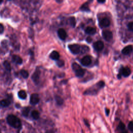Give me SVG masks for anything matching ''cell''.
<instances>
[{
    "mask_svg": "<svg viewBox=\"0 0 133 133\" xmlns=\"http://www.w3.org/2000/svg\"><path fill=\"white\" fill-rule=\"evenodd\" d=\"M84 122H85V123H86V125L87 126H89V125H88L89 124L87 123V121H86V120H84Z\"/></svg>",
    "mask_w": 133,
    "mask_h": 133,
    "instance_id": "34",
    "label": "cell"
},
{
    "mask_svg": "<svg viewBox=\"0 0 133 133\" xmlns=\"http://www.w3.org/2000/svg\"><path fill=\"white\" fill-rule=\"evenodd\" d=\"M128 28L129 30L133 31V22L129 23L128 25Z\"/></svg>",
    "mask_w": 133,
    "mask_h": 133,
    "instance_id": "29",
    "label": "cell"
},
{
    "mask_svg": "<svg viewBox=\"0 0 133 133\" xmlns=\"http://www.w3.org/2000/svg\"><path fill=\"white\" fill-rule=\"evenodd\" d=\"M132 51V46L131 45H128L125 47L122 51V53L124 55H128Z\"/></svg>",
    "mask_w": 133,
    "mask_h": 133,
    "instance_id": "11",
    "label": "cell"
},
{
    "mask_svg": "<svg viewBox=\"0 0 133 133\" xmlns=\"http://www.w3.org/2000/svg\"><path fill=\"white\" fill-rule=\"evenodd\" d=\"M57 65L59 67H62L65 65V62L63 61L62 60H59L58 59L57 61Z\"/></svg>",
    "mask_w": 133,
    "mask_h": 133,
    "instance_id": "26",
    "label": "cell"
},
{
    "mask_svg": "<svg viewBox=\"0 0 133 133\" xmlns=\"http://www.w3.org/2000/svg\"><path fill=\"white\" fill-rule=\"evenodd\" d=\"M58 36L61 40H65L67 38V34L64 29H59L58 31Z\"/></svg>",
    "mask_w": 133,
    "mask_h": 133,
    "instance_id": "9",
    "label": "cell"
},
{
    "mask_svg": "<svg viewBox=\"0 0 133 133\" xmlns=\"http://www.w3.org/2000/svg\"><path fill=\"white\" fill-rule=\"evenodd\" d=\"M109 112H110V110L109 109H106V114L107 116L109 115Z\"/></svg>",
    "mask_w": 133,
    "mask_h": 133,
    "instance_id": "32",
    "label": "cell"
},
{
    "mask_svg": "<svg viewBox=\"0 0 133 133\" xmlns=\"http://www.w3.org/2000/svg\"><path fill=\"white\" fill-rule=\"evenodd\" d=\"M31 115L34 120H38L40 117V113L37 110H33L31 112Z\"/></svg>",
    "mask_w": 133,
    "mask_h": 133,
    "instance_id": "19",
    "label": "cell"
},
{
    "mask_svg": "<svg viewBox=\"0 0 133 133\" xmlns=\"http://www.w3.org/2000/svg\"><path fill=\"white\" fill-rule=\"evenodd\" d=\"M93 47L94 48L95 50L96 51H101L104 47V44L101 41H98L96 42L95 43H94L93 45Z\"/></svg>",
    "mask_w": 133,
    "mask_h": 133,
    "instance_id": "5",
    "label": "cell"
},
{
    "mask_svg": "<svg viewBox=\"0 0 133 133\" xmlns=\"http://www.w3.org/2000/svg\"><path fill=\"white\" fill-rule=\"evenodd\" d=\"M121 71L122 73V75L124 77L129 76L131 73L130 69L128 67L123 68L121 70Z\"/></svg>",
    "mask_w": 133,
    "mask_h": 133,
    "instance_id": "10",
    "label": "cell"
},
{
    "mask_svg": "<svg viewBox=\"0 0 133 133\" xmlns=\"http://www.w3.org/2000/svg\"><path fill=\"white\" fill-rule=\"evenodd\" d=\"M9 1H10V0H9Z\"/></svg>",
    "mask_w": 133,
    "mask_h": 133,
    "instance_id": "36",
    "label": "cell"
},
{
    "mask_svg": "<svg viewBox=\"0 0 133 133\" xmlns=\"http://www.w3.org/2000/svg\"><path fill=\"white\" fill-rule=\"evenodd\" d=\"M21 74H22V76L25 79H27L28 78L29 76V73L27 71L25 70H22V71L20 72Z\"/></svg>",
    "mask_w": 133,
    "mask_h": 133,
    "instance_id": "22",
    "label": "cell"
},
{
    "mask_svg": "<svg viewBox=\"0 0 133 133\" xmlns=\"http://www.w3.org/2000/svg\"><path fill=\"white\" fill-rule=\"evenodd\" d=\"M68 48L70 51V52L73 54H78L80 53L81 47L79 45L73 44L68 45Z\"/></svg>",
    "mask_w": 133,
    "mask_h": 133,
    "instance_id": "2",
    "label": "cell"
},
{
    "mask_svg": "<svg viewBox=\"0 0 133 133\" xmlns=\"http://www.w3.org/2000/svg\"><path fill=\"white\" fill-rule=\"evenodd\" d=\"M30 111V109L28 108H25L23 110V114L25 116H27L28 115L29 112Z\"/></svg>",
    "mask_w": 133,
    "mask_h": 133,
    "instance_id": "24",
    "label": "cell"
},
{
    "mask_svg": "<svg viewBox=\"0 0 133 133\" xmlns=\"http://www.w3.org/2000/svg\"><path fill=\"white\" fill-rule=\"evenodd\" d=\"M40 101V98L39 97V95L38 94L34 93L31 95L30 97V103L31 104H36L39 103Z\"/></svg>",
    "mask_w": 133,
    "mask_h": 133,
    "instance_id": "6",
    "label": "cell"
},
{
    "mask_svg": "<svg viewBox=\"0 0 133 133\" xmlns=\"http://www.w3.org/2000/svg\"><path fill=\"white\" fill-rule=\"evenodd\" d=\"M60 57V55L57 51H53L50 54V58L54 60H57Z\"/></svg>",
    "mask_w": 133,
    "mask_h": 133,
    "instance_id": "14",
    "label": "cell"
},
{
    "mask_svg": "<svg viewBox=\"0 0 133 133\" xmlns=\"http://www.w3.org/2000/svg\"><path fill=\"white\" fill-rule=\"evenodd\" d=\"M3 65L7 70L9 71H11V66L10 63L8 61H7V60L5 61L3 63Z\"/></svg>",
    "mask_w": 133,
    "mask_h": 133,
    "instance_id": "20",
    "label": "cell"
},
{
    "mask_svg": "<svg viewBox=\"0 0 133 133\" xmlns=\"http://www.w3.org/2000/svg\"><path fill=\"white\" fill-rule=\"evenodd\" d=\"M4 27L3 26L0 24V33H2L4 31Z\"/></svg>",
    "mask_w": 133,
    "mask_h": 133,
    "instance_id": "30",
    "label": "cell"
},
{
    "mask_svg": "<svg viewBox=\"0 0 133 133\" xmlns=\"http://www.w3.org/2000/svg\"><path fill=\"white\" fill-rule=\"evenodd\" d=\"M75 75L77 77H79V78H81L84 76V75L85 74V70L84 69H83L82 68H80L79 69L77 70L76 71H75Z\"/></svg>",
    "mask_w": 133,
    "mask_h": 133,
    "instance_id": "13",
    "label": "cell"
},
{
    "mask_svg": "<svg viewBox=\"0 0 133 133\" xmlns=\"http://www.w3.org/2000/svg\"><path fill=\"white\" fill-rule=\"evenodd\" d=\"M55 100L56 101V103L59 106H61L64 103V100L62 98L59 96H55Z\"/></svg>",
    "mask_w": 133,
    "mask_h": 133,
    "instance_id": "18",
    "label": "cell"
},
{
    "mask_svg": "<svg viewBox=\"0 0 133 133\" xmlns=\"http://www.w3.org/2000/svg\"><path fill=\"white\" fill-rule=\"evenodd\" d=\"M81 62L83 66L87 67L90 65L91 63H92V59L89 56H86L82 58Z\"/></svg>",
    "mask_w": 133,
    "mask_h": 133,
    "instance_id": "4",
    "label": "cell"
},
{
    "mask_svg": "<svg viewBox=\"0 0 133 133\" xmlns=\"http://www.w3.org/2000/svg\"><path fill=\"white\" fill-rule=\"evenodd\" d=\"M86 41H87L88 43H90L91 42H92V39L90 37H87V38L86 39Z\"/></svg>",
    "mask_w": 133,
    "mask_h": 133,
    "instance_id": "31",
    "label": "cell"
},
{
    "mask_svg": "<svg viewBox=\"0 0 133 133\" xmlns=\"http://www.w3.org/2000/svg\"><path fill=\"white\" fill-rule=\"evenodd\" d=\"M88 51H89V48L86 46L84 45L81 47L80 52H81L82 53H85L87 52Z\"/></svg>",
    "mask_w": 133,
    "mask_h": 133,
    "instance_id": "25",
    "label": "cell"
},
{
    "mask_svg": "<svg viewBox=\"0 0 133 133\" xmlns=\"http://www.w3.org/2000/svg\"><path fill=\"white\" fill-rule=\"evenodd\" d=\"M98 2H99L100 3H103L105 1H106V0H97Z\"/></svg>",
    "mask_w": 133,
    "mask_h": 133,
    "instance_id": "33",
    "label": "cell"
},
{
    "mask_svg": "<svg viewBox=\"0 0 133 133\" xmlns=\"http://www.w3.org/2000/svg\"><path fill=\"white\" fill-rule=\"evenodd\" d=\"M102 37L105 40L110 41L113 38V34L109 30H104L102 32Z\"/></svg>",
    "mask_w": 133,
    "mask_h": 133,
    "instance_id": "3",
    "label": "cell"
},
{
    "mask_svg": "<svg viewBox=\"0 0 133 133\" xmlns=\"http://www.w3.org/2000/svg\"><path fill=\"white\" fill-rule=\"evenodd\" d=\"M2 1H3V0H0V4H1V3H2Z\"/></svg>",
    "mask_w": 133,
    "mask_h": 133,
    "instance_id": "35",
    "label": "cell"
},
{
    "mask_svg": "<svg viewBox=\"0 0 133 133\" xmlns=\"http://www.w3.org/2000/svg\"><path fill=\"white\" fill-rule=\"evenodd\" d=\"M85 32L89 35H94L96 32V30L93 27H88L85 29Z\"/></svg>",
    "mask_w": 133,
    "mask_h": 133,
    "instance_id": "15",
    "label": "cell"
},
{
    "mask_svg": "<svg viewBox=\"0 0 133 133\" xmlns=\"http://www.w3.org/2000/svg\"><path fill=\"white\" fill-rule=\"evenodd\" d=\"M7 122L10 126L15 128H18L22 126V123L20 119L13 114H10L8 116Z\"/></svg>",
    "mask_w": 133,
    "mask_h": 133,
    "instance_id": "1",
    "label": "cell"
},
{
    "mask_svg": "<svg viewBox=\"0 0 133 133\" xmlns=\"http://www.w3.org/2000/svg\"><path fill=\"white\" fill-rule=\"evenodd\" d=\"M125 126L123 122H120V123H119V124H118V129L121 130H123L125 129Z\"/></svg>",
    "mask_w": 133,
    "mask_h": 133,
    "instance_id": "27",
    "label": "cell"
},
{
    "mask_svg": "<svg viewBox=\"0 0 133 133\" xmlns=\"http://www.w3.org/2000/svg\"><path fill=\"white\" fill-rule=\"evenodd\" d=\"M110 22L109 19L107 18H102L99 22V26L101 28H106L109 26Z\"/></svg>",
    "mask_w": 133,
    "mask_h": 133,
    "instance_id": "8",
    "label": "cell"
},
{
    "mask_svg": "<svg viewBox=\"0 0 133 133\" xmlns=\"http://www.w3.org/2000/svg\"><path fill=\"white\" fill-rule=\"evenodd\" d=\"M69 24L70 25V26H71L72 27H74L75 26L76 21H75V19L74 17H71L69 19Z\"/></svg>",
    "mask_w": 133,
    "mask_h": 133,
    "instance_id": "21",
    "label": "cell"
},
{
    "mask_svg": "<svg viewBox=\"0 0 133 133\" xmlns=\"http://www.w3.org/2000/svg\"><path fill=\"white\" fill-rule=\"evenodd\" d=\"M11 103V101L9 99H4L0 101V105L3 107H8Z\"/></svg>",
    "mask_w": 133,
    "mask_h": 133,
    "instance_id": "16",
    "label": "cell"
},
{
    "mask_svg": "<svg viewBox=\"0 0 133 133\" xmlns=\"http://www.w3.org/2000/svg\"><path fill=\"white\" fill-rule=\"evenodd\" d=\"M128 128L131 132H133V122L132 121H131L129 123L128 125Z\"/></svg>",
    "mask_w": 133,
    "mask_h": 133,
    "instance_id": "28",
    "label": "cell"
},
{
    "mask_svg": "<svg viewBox=\"0 0 133 133\" xmlns=\"http://www.w3.org/2000/svg\"><path fill=\"white\" fill-rule=\"evenodd\" d=\"M72 68L73 69V70L75 72V71L77 70H78L80 68H81V67L78 64H76V63H75V62H74L72 65Z\"/></svg>",
    "mask_w": 133,
    "mask_h": 133,
    "instance_id": "23",
    "label": "cell"
},
{
    "mask_svg": "<svg viewBox=\"0 0 133 133\" xmlns=\"http://www.w3.org/2000/svg\"><path fill=\"white\" fill-rule=\"evenodd\" d=\"M40 74H41L40 71L39 70H37L34 72V73L32 76V79L36 84H38L39 82Z\"/></svg>",
    "mask_w": 133,
    "mask_h": 133,
    "instance_id": "7",
    "label": "cell"
},
{
    "mask_svg": "<svg viewBox=\"0 0 133 133\" xmlns=\"http://www.w3.org/2000/svg\"><path fill=\"white\" fill-rule=\"evenodd\" d=\"M18 95L19 97L22 99H25L27 98V94L25 90H20L18 92Z\"/></svg>",
    "mask_w": 133,
    "mask_h": 133,
    "instance_id": "17",
    "label": "cell"
},
{
    "mask_svg": "<svg viewBox=\"0 0 133 133\" xmlns=\"http://www.w3.org/2000/svg\"><path fill=\"white\" fill-rule=\"evenodd\" d=\"M12 60L14 62L19 65L22 64L23 63L22 58L17 55H14L12 57Z\"/></svg>",
    "mask_w": 133,
    "mask_h": 133,
    "instance_id": "12",
    "label": "cell"
}]
</instances>
